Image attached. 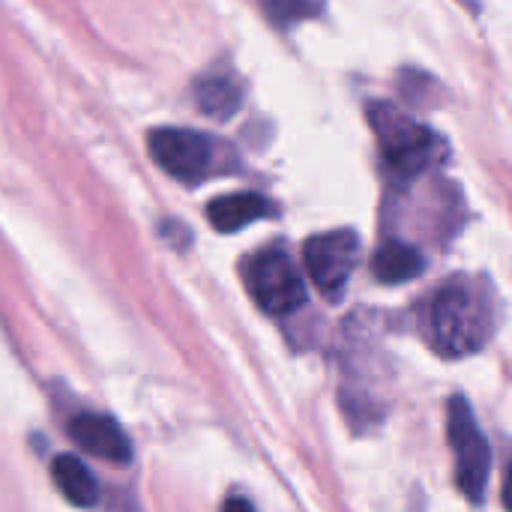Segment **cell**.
Returning a JSON list of instances; mask_svg holds the SVG:
<instances>
[{"label": "cell", "mask_w": 512, "mask_h": 512, "mask_svg": "<svg viewBox=\"0 0 512 512\" xmlns=\"http://www.w3.org/2000/svg\"><path fill=\"white\" fill-rule=\"evenodd\" d=\"M51 480L60 495L75 507H93L99 501V483L93 471L75 456H57L51 462Z\"/></svg>", "instance_id": "9"}, {"label": "cell", "mask_w": 512, "mask_h": 512, "mask_svg": "<svg viewBox=\"0 0 512 512\" xmlns=\"http://www.w3.org/2000/svg\"><path fill=\"white\" fill-rule=\"evenodd\" d=\"M222 507H252L249 501H240V498H231V501H225Z\"/></svg>", "instance_id": "13"}, {"label": "cell", "mask_w": 512, "mask_h": 512, "mask_svg": "<svg viewBox=\"0 0 512 512\" xmlns=\"http://www.w3.org/2000/svg\"><path fill=\"white\" fill-rule=\"evenodd\" d=\"M495 327L492 291L480 279H450L438 288L429 309L432 345L444 357H465L486 345Z\"/></svg>", "instance_id": "1"}, {"label": "cell", "mask_w": 512, "mask_h": 512, "mask_svg": "<svg viewBox=\"0 0 512 512\" xmlns=\"http://www.w3.org/2000/svg\"><path fill=\"white\" fill-rule=\"evenodd\" d=\"M369 120L375 126L381 153L396 174L417 177L438 159L441 138L429 126L408 117L405 111H399L387 102H375L369 108Z\"/></svg>", "instance_id": "2"}, {"label": "cell", "mask_w": 512, "mask_h": 512, "mask_svg": "<svg viewBox=\"0 0 512 512\" xmlns=\"http://www.w3.org/2000/svg\"><path fill=\"white\" fill-rule=\"evenodd\" d=\"M195 102L198 108L213 117V120H225L240 108V87L237 81L216 75V78H201L195 84Z\"/></svg>", "instance_id": "11"}, {"label": "cell", "mask_w": 512, "mask_h": 512, "mask_svg": "<svg viewBox=\"0 0 512 512\" xmlns=\"http://www.w3.org/2000/svg\"><path fill=\"white\" fill-rule=\"evenodd\" d=\"M426 270V258L417 246L411 243H402V240H393V243H384L375 255V276L384 282V285H402V282H411L417 279L420 273Z\"/></svg>", "instance_id": "10"}, {"label": "cell", "mask_w": 512, "mask_h": 512, "mask_svg": "<svg viewBox=\"0 0 512 512\" xmlns=\"http://www.w3.org/2000/svg\"><path fill=\"white\" fill-rule=\"evenodd\" d=\"M261 3H264L267 15L282 27L321 12V0H261Z\"/></svg>", "instance_id": "12"}, {"label": "cell", "mask_w": 512, "mask_h": 512, "mask_svg": "<svg viewBox=\"0 0 512 512\" xmlns=\"http://www.w3.org/2000/svg\"><path fill=\"white\" fill-rule=\"evenodd\" d=\"M357 255H360V240L354 231H345V228L315 234L303 246L306 273L312 276L318 291L327 294L330 300H339V294L348 288L351 273L357 267Z\"/></svg>", "instance_id": "5"}, {"label": "cell", "mask_w": 512, "mask_h": 512, "mask_svg": "<svg viewBox=\"0 0 512 512\" xmlns=\"http://www.w3.org/2000/svg\"><path fill=\"white\" fill-rule=\"evenodd\" d=\"M270 213H273V204L264 195H255V192H231V195L216 198L207 207L210 225L216 231H225V234H234V231L252 225L255 219L270 216Z\"/></svg>", "instance_id": "8"}, {"label": "cell", "mask_w": 512, "mask_h": 512, "mask_svg": "<svg viewBox=\"0 0 512 512\" xmlns=\"http://www.w3.org/2000/svg\"><path fill=\"white\" fill-rule=\"evenodd\" d=\"M246 288L267 315H291L306 303V285L297 264L282 249H264L246 264Z\"/></svg>", "instance_id": "4"}, {"label": "cell", "mask_w": 512, "mask_h": 512, "mask_svg": "<svg viewBox=\"0 0 512 512\" xmlns=\"http://www.w3.org/2000/svg\"><path fill=\"white\" fill-rule=\"evenodd\" d=\"M69 438L90 456L114 462V465H126L132 459V447L126 432L120 429L117 420L102 417V414H75L66 426Z\"/></svg>", "instance_id": "7"}, {"label": "cell", "mask_w": 512, "mask_h": 512, "mask_svg": "<svg viewBox=\"0 0 512 512\" xmlns=\"http://www.w3.org/2000/svg\"><path fill=\"white\" fill-rule=\"evenodd\" d=\"M153 162L177 180H201L213 165V141L192 129H156L147 138Z\"/></svg>", "instance_id": "6"}, {"label": "cell", "mask_w": 512, "mask_h": 512, "mask_svg": "<svg viewBox=\"0 0 512 512\" xmlns=\"http://www.w3.org/2000/svg\"><path fill=\"white\" fill-rule=\"evenodd\" d=\"M447 435H450V447L456 459V486L468 501L480 504L486 498V486L492 474V447L486 435L480 432L471 405L462 396L450 402Z\"/></svg>", "instance_id": "3"}]
</instances>
